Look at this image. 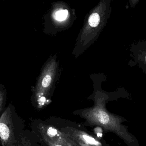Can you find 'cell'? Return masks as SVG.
<instances>
[{"label":"cell","instance_id":"1","mask_svg":"<svg viewBox=\"0 0 146 146\" xmlns=\"http://www.w3.org/2000/svg\"><path fill=\"white\" fill-rule=\"evenodd\" d=\"M0 132L1 137L3 140H7L10 136V130L9 128L5 123L1 122L0 124Z\"/></svg>","mask_w":146,"mask_h":146},{"label":"cell","instance_id":"2","mask_svg":"<svg viewBox=\"0 0 146 146\" xmlns=\"http://www.w3.org/2000/svg\"><path fill=\"white\" fill-rule=\"evenodd\" d=\"M68 14V12L67 10H60L58 11L55 14V19L58 21H63L66 19Z\"/></svg>","mask_w":146,"mask_h":146},{"label":"cell","instance_id":"7","mask_svg":"<svg viewBox=\"0 0 146 146\" xmlns=\"http://www.w3.org/2000/svg\"><path fill=\"white\" fill-rule=\"evenodd\" d=\"M96 132L97 134H102V130L99 127H97V128H96L95 129Z\"/></svg>","mask_w":146,"mask_h":146},{"label":"cell","instance_id":"3","mask_svg":"<svg viewBox=\"0 0 146 146\" xmlns=\"http://www.w3.org/2000/svg\"><path fill=\"white\" fill-rule=\"evenodd\" d=\"M98 119L99 121L102 124H106L108 123V116L105 112L100 111L98 113Z\"/></svg>","mask_w":146,"mask_h":146},{"label":"cell","instance_id":"6","mask_svg":"<svg viewBox=\"0 0 146 146\" xmlns=\"http://www.w3.org/2000/svg\"><path fill=\"white\" fill-rule=\"evenodd\" d=\"M48 134L49 135V136L53 137L56 135V134H57V131L55 129L50 128L48 130Z\"/></svg>","mask_w":146,"mask_h":146},{"label":"cell","instance_id":"5","mask_svg":"<svg viewBox=\"0 0 146 146\" xmlns=\"http://www.w3.org/2000/svg\"><path fill=\"white\" fill-rule=\"evenodd\" d=\"M51 81H52V78L49 75H48L45 76L42 81V86L44 88H47L51 84Z\"/></svg>","mask_w":146,"mask_h":146},{"label":"cell","instance_id":"8","mask_svg":"<svg viewBox=\"0 0 146 146\" xmlns=\"http://www.w3.org/2000/svg\"><path fill=\"white\" fill-rule=\"evenodd\" d=\"M144 61H145V63H146V54H145V55H144Z\"/></svg>","mask_w":146,"mask_h":146},{"label":"cell","instance_id":"4","mask_svg":"<svg viewBox=\"0 0 146 146\" xmlns=\"http://www.w3.org/2000/svg\"><path fill=\"white\" fill-rule=\"evenodd\" d=\"M83 137L84 140L88 143L96 145H97L98 144V142L96 141L94 138L88 136L86 135H83Z\"/></svg>","mask_w":146,"mask_h":146}]
</instances>
